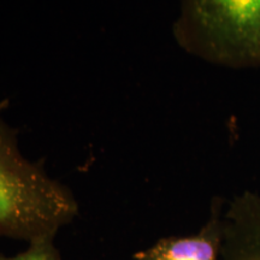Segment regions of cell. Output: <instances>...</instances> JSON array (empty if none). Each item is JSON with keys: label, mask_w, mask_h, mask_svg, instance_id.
<instances>
[{"label": "cell", "mask_w": 260, "mask_h": 260, "mask_svg": "<svg viewBox=\"0 0 260 260\" xmlns=\"http://www.w3.org/2000/svg\"><path fill=\"white\" fill-rule=\"evenodd\" d=\"M79 211L69 187L24 157L0 105V237L27 243L56 237Z\"/></svg>", "instance_id": "6da1fadb"}, {"label": "cell", "mask_w": 260, "mask_h": 260, "mask_svg": "<svg viewBox=\"0 0 260 260\" xmlns=\"http://www.w3.org/2000/svg\"><path fill=\"white\" fill-rule=\"evenodd\" d=\"M0 260H9V256L4 255L2 252H0Z\"/></svg>", "instance_id": "5b68a950"}, {"label": "cell", "mask_w": 260, "mask_h": 260, "mask_svg": "<svg viewBox=\"0 0 260 260\" xmlns=\"http://www.w3.org/2000/svg\"><path fill=\"white\" fill-rule=\"evenodd\" d=\"M172 34L207 64L260 69V0H181Z\"/></svg>", "instance_id": "7a4b0ae2"}, {"label": "cell", "mask_w": 260, "mask_h": 260, "mask_svg": "<svg viewBox=\"0 0 260 260\" xmlns=\"http://www.w3.org/2000/svg\"><path fill=\"white\" fill-rule=\"evenodd\" d=\"M218 228L214 219L190 236L160 239L153 246L136 252L134 260H217Z\"/></svg>", "instance_id": "3957f363"}, {"label": "cell", "mask_w": 260, "mask_h": 260, "mask_svg": "<svg viewBox=\"0 0 260 260\" xmlns=\"http://www.w3.org/2000/svg\"><path fill=\"white\" fill-rule=\"evenodd\" d=\"M54 240L56 237L52 236L32 240L28 242L27 248L23 252L9 256V260H63Z\"/></svg>", "instance_id": "277c9868"}]
</instances>
